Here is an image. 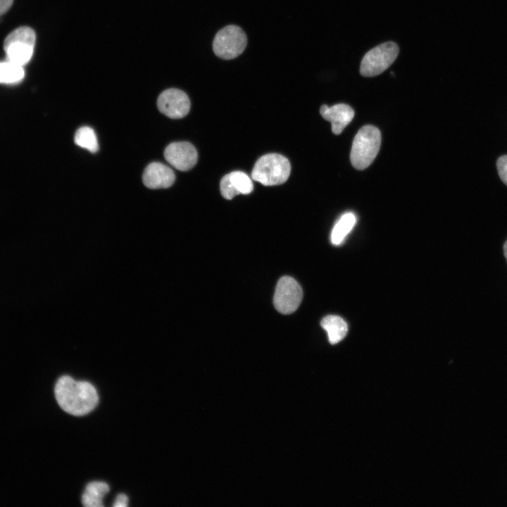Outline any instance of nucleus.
Masks as SVG:
<instances>
[{
	"label": "nucleus",
	"mask_w": 507,
	"mask_h": 507,
	"mask_svg": "<svg viewBox=\"0 0 507 507\" xmlns=\"http://www.w3.org/2000/svg\"><path fill=\"white\" fill-rule=\"evenodd\" d=\"M54 392L60 407L76 416L89 413L99 402V396L94 385L86 381H76L68 375L58 380Z\"/></svg>",
	"instance_id": "f257e3e1"
},
{
	"label": "nucleus",
	"mask_w": 507,
	"mask_h": 507,
	"mask_svg": "<svg viewBox=\"0 0 507 507\" xmlns=\"http://www.w3.org/2000/svg\"><path fill=\"white\" fill-rule=\"evenodd\" d=\"M381 144V133L375 126L362 127L356 134L351 150L350 159L357 170L368 168L377 155Z\"/></svg>",
	"instance_id": "f03ea898"
},
{
	"label": "nucleus",
	"mask_w": 507,
	"mask_h": 507,
	"mask_svg": "<svg viewBox=\"0 0 507 507\" xmlns=\"http://www.w3.org/2000/svg\"><path fill=\"white\" fill-rule=\"evenodd\" d=\"M291 172L289 160L278 154H268L258 159L251 173L254 180L265 186L285 182Z\"/></svg>",
	"instance_id": "7ed1b4c3"
},
{
	"label": "nucleus",
	"mask_w": 507,
	"mask_h": 507,
	"mask_svg": "<svg viewBox=\"0 0 507 507\" xmlns=\"http://www.w3.org/2000/svg\"><path fill=\"white\" fill-rule=\"evenodd\" d=\"M35 41L36 35L32 28L23 26L14 30L4 42L6 60L25 65L32 56Z\"/></svg>",
	"instance_id": "20e7f679"
},
{
	"label": "nucleus",
	"mask_w": 507,
	"mask_h": 507,
	"mask_svg": "<svg viewBox=\"0 0 507 507\" xmlns=\"http://www.w3.org/2000/svg\"><path fill=\"white\" fill-rule=\"evenodd\" d=\"M247 45V37L239 26L230 25L220 30L213 42L214 54L220 58L231 60L242 54Z\"/></svg>",
	"instance_id": "39448f33"
},
{
	"label": "nucleus",
	"mask_w": 507,
	"mask_h": 507,
	"mask_svg": "<svg viewBox=\"0 0 507 507\" xmlns=\"http://www.w3.org/2000/svg\"><path fill=\"white\" fill-rule=\"evenodd\" d=\"M399 47L393 42L382 43L368 51L363 57L360 73L364 77H374L386 70L396 60Z\"/></svg>",
	"instance_id": "423d86ee"
},
{
	"label": "nucleus",
	"mask_w": 507,
	"mask_h": 507,
	"mask_svg": "<svg viewBox=\"0 0 507 507\" xmlns=\"http://www.w3.org/2000/svg\"><path fill=\"white\" fill-rule=\"evenodd\" d=\"M302 297V289L296 280L284 276L279 280L275 288L274 306L280 313L290 314L298 308Z\"/></svg>",
	"instance_id": "0eeeda50"
},
{
	"label": "nucleus",
	"mask_w": 507,
	"mask_h": 507,
	"mask_svg": "<svg viewBox=\"0 0 507 507\" xmlns=\"http://www.w3.org/2000/svg\"><path fill=\"white\" fill-rule=\"evenodd\" d=\"M190 100L183 91L170 88L164 90L157 99L158 110L170 118H182L190 109Z\"/></svg>",
	"instance_id": "6e6552de"
},
{
	"label": "nucleus",
	"mask_w": 507,
	"mask_h": 507,
	"mask_svg": "<svg viewBox=\"0 0 507 507\" xmlns=\"http://www.w3.org/2000/svg\"><path fill=\"white\" fill-rule=\"evenodd\" d=\"M164 156L165 160L176 169L187 171L196 165L198 154L191 143L177 142L170 144L165 148Z\"/></svg>",
	"instance_id": "1a4fd4ad"
},
{
	"label": "nucleus",
	"mask_w": 507,
	"mask_h": 507,
	"mask_svg": "<svg viewBox=\"0 0 507 507\" xmlns=\"http://www.w3.org/2000/svg\"><path fill=\"white\" fill-rule=\"evenodd\" d=\"M175 179L173 170L159 162L149 164L142 176L144 184L149 189L168 188L174 183Z\"/></svg>",
	"instance_id": "9d476101"
},
{
	"label": "nucleus",
	"mask_w": 507,
	"mask_h": 507,
	"mask_svg": "<svg viewBox=\"0 0 507 507\" xmlns=\"http://www.w3.org/2000/svg\"><path fill=\"white\" fill-rule=\"evenodd\" d=\"M323 118L332 124V132L339 134L354 117V111L349 105L338 104L329 107L324 104L320 109Z\"/></svg>",
	"instance_id": "9b49d317"
},
{
	"label": "nucleus",
	"mask_w": 507,
	"mask_h": 507,
	"mask_svg": "<svg viewBox=\"0 0 507 507\" xmlns=\"http://www.w3.org/2000/svg\"><path fill=\"white\" fill-rule=\"evenodd\" d=\"M322 327L327 332L329 342L332 344L342 340L348 331L346 323L338 315H329L320 322Z\"/></svg>",
	"instance_id": "f8f14e48"
},
{
	"label": "nucleus",
	"mask_w": 507,
	"mask_h": 507,
	"mask_svg": "<svg viewBox=\"0 0 507 507\" xmlns=\"http://www.w3.org/2000/svg\"><path fill=\"white\" fill-rule=\"evenodd\" d=\"M109 492V486L104 482H89L82 496V504L86 507H102V500Z\"/></svg>",
	"instance_id": "ddd939ff"
},
{
	"label": "nucleus",
	"mask_w": 507,
	"mask_h": 507,
	"mask_svg": "<svg viewBox=\"0 0 507 507\" xmlns=\"http://www.w3.org/2000/svg\"><path fill=\"white\" fill-rule=\"evenodd\" d=\"M356 222V215L351 212L344 213L334 225L331 233V242L339 245L350 232Z\"/></svg>",
	"instance_id": "4468645a"
},
{
	"label": "nucleus",
	"mask_w": 507,
	"mask_h": 507,
	"mask_svg": "<svg viewBox=\"0 0 507 507\" xmlns=\"http://www.w3.org/2000/svg\"><path fill=\"white\" fill-rule=\"evenodd\" d=\"M25 76L23 66L8 60L0 61V84H16Z\"/></svg>",
	"instance_id": "2eb2a0df"
},
{
	"label": "nucleus",
	"mask_w": 507,
	"mask_h": 507,
	"mask_svg": "<svg viewBox=\"0 0 507 507\" xmlns=\"http://www.w3.org/2000/svg\"><path fill=\"white\" fill-rule=\"evenodd\" d=\"M75 143L92 153H95L99 149V144L95 132L88 126L80 127L75 132L74 137Z\"/></svg>",
	"instance_id": "dca6fc26"
},
{
	"label": "nucleus",
	"mask_w": 507,
	"mask_h": 507,
	"mask_svg": "<svg viewBox=\"0 0 507 507\" xmlns=\"http://www.w3.org/2000/svg\"><path fill=\"white\" fill-rule=\"evenodd\" d=\"M231 184L239 194H250L254 189L251 178L242 171H234L228 174Z\"/></svg>",
	"instance_id": "f3484780"
},
{
	"label": "nucleus",
	"mask_w": 507,
	"mask_h": 507,
	"mask_svg": "<svg viewBox=\"0 0 507 507\" xmlns=\"http://www.w3.org/2000/svg\"><path fill=\"white\" fill-rule=\"evenodd\" d=\"M220 192L222 196L226 199H232L238 192L230 182L229 175H225L220 180Z\"/></svg>",
	"instance_id": "a211bd4d"
},
{
	"label": "nucleus",
	"mask_w": 507,
	"mask_h": 507,
	"mask_svg": "<svg viewBox=\"0 0 507 507\" xmlns=\"http://www.w3.org/2000/svg\"><path fill=\"white\" fill-rule=\"evenodd\" d=\"M496 167L501 180L507 185V155L499 158Z\"/></svg>",
	"instance_id": "6ab92c4d"
},
{
	"label": "nucleus",
	"mask_w": 507,
	"mask_h": 507,
	"mask_svg": "<svg viewBox=\"0 0 507 507\" xmlns=\"http://www.w3.org/2000/svg\"><path fill=\"white\" fill-rule=\"evenodd\" d=\"M128 505V498L124 494H120L117 496L113 506L115 507H126Z\"/></svg>",
	"instance_id": "aec40b11"
},
{
	"label": "nucleus",
	"mask_w": 507,
	"mask_h": 507,
	"mask_svg": "<svg viewBox=\"0 0 507 507\" xmlns=\"http://www.w3.org/2000/svg\"><path fill=\"white\" fill-rule=\"evenodd\" d=\"M13 1V0H0V16L10 8Z\"/></svg>",
	"instance_id": "412c9836"
},
{
	"label": "nucleus",
	"mask_w": 507,
	"mask_h": 507,
	"mask_svg": "<svg viewBox=\"0 0 507 507\" xmlns=\"http://www.w3.org/2000/svg\"><path fill=\"white\" fill-rule=\"evenodd\" d=\"M503 253H504V256H505V258L507 261V240L506 241V242L504 243V245H503Z\"/></svg>",
	"instance_id": "4be33fe9"
}]
</instances>
